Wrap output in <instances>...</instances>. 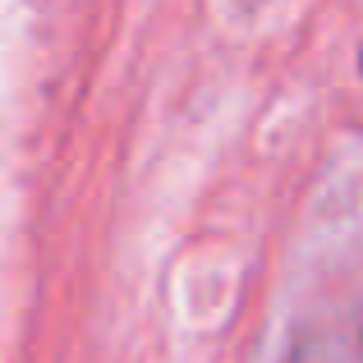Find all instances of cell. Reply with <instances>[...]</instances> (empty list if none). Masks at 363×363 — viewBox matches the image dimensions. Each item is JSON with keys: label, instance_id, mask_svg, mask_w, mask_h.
Segmentation results:
<instances>
[{"label": "cell", "instance_id": "6da1fadb", "mask_svg": "<svg viewBox=\"0 0 363 363\" xmlns=\"http://www.w3.org/2000/svg\"><path fill=\"white\" fill-rule=\"evenodd\" d=\"M294 363H336V359L327 350H303V354H294Z\"/></svg>", "mask_w": 363, "mask_h": 363}]
</instances>
